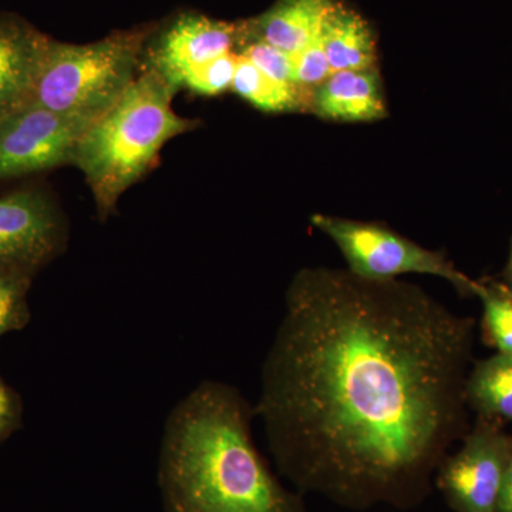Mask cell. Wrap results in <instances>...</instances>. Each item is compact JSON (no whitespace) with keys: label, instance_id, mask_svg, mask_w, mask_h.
Returning <instances> with one entry per match:
<instances>
[{"label":"cell","instance_id":"1","mask_svg":"<svg viewBox=\"0 0 512 512\" xmlns=\"http://www.w3.org/2000/svg\"><path fill=\"white\" fill-rule=\"evenodd\" d=\"M474 329L396 279L299 272L254 406L279 473L350 510L419 507L468 431Z\"/></svg>","mask_w":512,"mask_h":512},{"label":"cell","instance_id":"2","mask_svg":"<svg viewBox=\"0 0 512 512\" xmlns=\"http://www.w3.org/2000/svg\"><path fill=\"white\" fill-rule=\"evenodd\" d=\"M254 417L237 387L217 380L175 404L158 456L164 512H308L259 454Z\"/></svg>","mask_w":512,"mask_h":512},{"label":"cell","instance_id":"3","mask_svg":"<svg viewBox=\"0 0 512 512\" xmlns=\"http://www.w3.org/2000/svg\"><path fill=\"white\" fill-rule=\"evenodd\" d=\"M178 90L157 70L141 66L123 96L80 138L73 165L92 190L100 221L116 211L121 195L157 163L168 141L200 124L175 113Z\"/></svg>","mask_w":512,"mask_h":512},{"label":"cell","instance_id":"4","mask_svg":"<svg viewBox=\"0 0 512 512\" xmlns=\"http://www.w3.org/2000/svg\"><path fill=\"white\" fill-rule=\"evenodd\" d=\"M147 37V30L138 29L84 45L47 37L26 104L99 119L136 80Z\"/></svg>","mask_w":512,"mask_h":512},{"label":"cell","instance_id":"5","mask_svg":"<svg viewBox=\"0 0 512 512\" xmlns=\"http://www.w3.org/2000/svg\"><path fill=\"white\" fill-rule=\"evenodd\" d=\"M312 224L338 245L349 272L359 278L392 281L406 274L437 276L461 295L476 296L478 281L458 271L441 252L420 247L392 229L322 214L313 215Z\"/></svg>","mask_w":512,"mask_h":512},{"label":"cell","instance_id":"6","mask_svg":"<svg viewBox=\"0 0 512 512\" xmlns=\"http://www.w3.org/2000/svg\"><path fill=\"white\" fill-rule=\"evenodd\" d=\"M511 460V434L503 424L477 417L461 447L440 464L436 487L454 512H498Z\"/></svg>","mask_w":512,"mask_h":512},{"label":"cell","instance_id":"7","mask_svg":"<svg viewBox=\"0 0 512 512\" xmlns=\"http://www.w3.org/2000/svg\"><path fill=\"white\" fill-rule=\"evenodd\" d=\"M96 120L20 107L0 121V181L73 165L80 138Z\"/></svg>","mask_w":512,"mask_h":512},{"label":"cell","instance_id":"8","mask_svg":"<svg viewBox=\"0 0 512 512\" xmlns=\"http://www.w3.org/2000/svg\"><path fill=\"white\" fill-rule=\"evenodd\" d=\"M69 228L59 205L37 190L0 197V272L33 278L66 249Z\"/></svg>","mask_w":512,"mask_h":512},{"label":"cell","instance_id":"9","mask_svg":"<svg viewBox=\"0 0 512 512\" xmlns=\"http://www.w3.org/2000/svg\"><path fill=\"white\" fill-rule=\"evenodd\" d=\"M241 40V23L183 13L144 49L141 66L157 70L181 89L180 80L185 72L225 53L235 52Z\"/></svg>","mask_w":512,"mask_h":512},{"label":"cell","instance_id":"10","mask_svg":"<svg viewBox=\"0 0 512 512\" xmlns=\"http://www.w3.org/2000/svg\"><path fill=\"white\" fill-rule=\"evenodd\" d=\"M47 37L19 16L0 13V121L28 103Z\"/></svg>","mask_w":512,"mask_h":512},{"label":"cell","instance_id":"11","mask_svg":"<svg viewBox=\"0 0 512 512\" xmlns=\"http://www.w3.org/2000/svg\"><path fill=\"white\" fill-rule=\"evenodd\" d=\"M336 5L333 0H278L264 15L241 23L239 47L258 40L296 56L320 35Z\"/></svg>","mask_w":512,"mask_h":512},{"label":"cell","instance_id":"12","mask_svg":"<svg viewBox=\"0 0 512 512\" xmlns=\"http://www.w3.org/2000/svg\"><path fill=\"white\" fill-rule=\"evenodd\" d=\"M309 111L335 121H375L386 117L382 86L375 69L330 74L311 90Z\"/></svg>","mask_w":512,"mask_h":512},{"label":"cell","instance_id":"13","mask_svg":"<svg viewBox=\"0 0 512 512\" xmlns=\"http://www.w3.org/2000/svg\"><path fill=\"white\" fill-rule=\"evenodd\" d=\"M320 36L333 73L375 67V37L365 19L353 10L336 5L323 23Z\"/></svg>","mask_w":512,"mask_h":512},{"label":"cell","instance_id":"14","mask_svg":"<svg viewBox=\"0 0 512 512\" xmlns=\"http://www.w3.org/2000/svg\"><path fill=\"white\" fill-rule=\"evenodd\" d=\"M464 392L478 419L512 423V356L495 352L478 360L468 370Z\"/></svg>","mask_w":512,"mask_h":512},{"label":"cell","instance_id":"15","mask_svg":"<svg viewBox=\"0 0 512 512\" xmlns=\"http://www.w3.org/2000/svg\"><path fill=\"white\" fill-rule=\"evenodd\" d=\"M231 90L264 113L309 110L311 100V90L271 79L241 55H238Z\"/></svg>","mask_w":512,"mask_h":512},{"label":"cell","instance_id":"16","mask_svg":"<svg viewBox=\"0 0 512 512\" xmlns=\"http://www.w3.org/2000/svg\"><path fill=\"white\" fill-rule=\"evenodd\" d=\"M476 298L483 305L484 339L495 352L512 356V292L498 282H480Z\"/></svg>","mask_w":512,"mask_h":512},{"label":"cell","instance_id":"17","mask_svg":"<svg viewBox=\"0 0 512 512\" xmlns=\"http://www.w3.org/2000/svg\"><path fill=\"white\" fill-rule=\"evenodd\" d=\"M33 278L0 272V339L25 329L32 319L29 291Z\"/></svg>","mask_w":512,"mask_h":512},{"label":"cell","instance_id":"18","mask_svg":"<svg viewBox=\"0 0 512 512\" xmlns=\"http://www.w3.org/2000/svg\"><path fill=\"white\" fill-rule=\"evenodd\" d=\"M238 53H225L217 59L192 67L180 80L181 89L200 96H218L231 90L237 69Z\"/></svg>","mask_w":512,"mask_h":512},{"label":"cell","instance_id":"19","mask_svg":"<svg viewBox=\"0 0 512 512\" xmlns=\"http://www.w3.org/2000/svg\"><path fill=\"white\" fill-rule=\"evenodd\" d=\"M238 55L244 56L262 73L278 82L296 84L295 56L265 42L245 43L239 47ZM298 86V84H296Z\"/></svg>","mask_w":512,"mask_h":512},{"label":"cell","instance_id":"20","mask_svg":"<svg viewBox=\"0 0 512 512\" xmlns=\"http://www.w3.org/2000/svg\"><path fill=\"white\" fill-rule=\"evenodd\" d=\"M332 73L320 35L295 56V82L303 89H315Z\"/></svg>","mask_w":512,"mask_h":512},{"label":"cell","instance_id":"21","mask_svg":"<svg viewBox=\"0 0 512 512\" xmlns=\"http://www.w3.org/2000/svg\"><path fill=\"white\" fill-rule=\"evenodd\" d=\"M22 424V397L0 375V443L13 436Z\"/></svg>","mask_w":512,"mask_h":512},{"label":"cell","instance_id":"22","mask_svg":"<svg viewBox=\"0 0 512 512\" xmlns=\"http://www.w3.org/2000/svg\"><path fill=\"white\" fill-rule=\"evenodd\" d=\"M498 512H512V460L505 473Z\"/></svg>","mask_w":512,"mask_h":512},{"label":"cell","instance_id":"23","mask_svg":"<svg viewBox=\"0 0 512 512\" xmlns=\"http://www.w3.org/2000/svg\"><path fill=\"white\" fill-rule=\"evenodd\" d=\"M503 284L507 286L508 289L512 292V244H511V252L510 258H508L507 268L504 271V282Z\"/></svg>","mask_w":512,"mask_h":512}]
</instances>
